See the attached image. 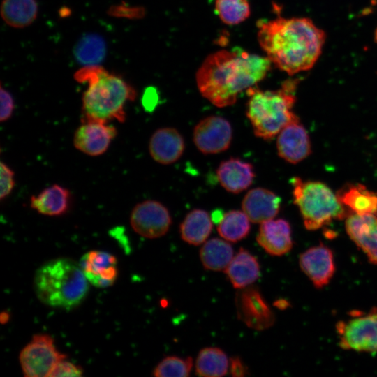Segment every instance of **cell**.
I'll list each match as a JSON object with an SVG mask.
<instances>
[{
	"instance_id": "obj_35",
	"label": "cell",
	"mask_w": 377,
	"mask_h": 377,
	"mask_svg": "<svg viewBox=\"0 0 377 377\" xmlns=\"http://www.w3.org/2000/svg\"><path fill=\"white\" fill-rule=\"evenodd\" d=\"M229 371L235 377H244L249 373L248 367L238 356L230 359Z\"/></svg>"
},
{
	"instance_id": "obj_2",
	"label": "cell",
	"mask_w": 377,
	"mask_h": 377,
	"mask_svg": "<svg viewBox=\"0 0 377 377\" xmlns=\"http://www.w3.org/2000/svg\"><path fill=\"white\" fill-rule=\"evenodd\" d=\"M272 62L267 57L249 53L240 47L221 50L209 54L195 75L201 95L213 105H233L238 94L263 80Z\"/></svg>"
},
{
	"instance_id": "obj_4",
	"label": "cell",
	"mask_w": 377,
	"mask_h": 377,
	"mask_svg": "<svg viewBox=\"0 0 377 377\" xmlns=\"http://www.w3.org/2000/svg\"><path fill=\"white\" fill-rule=\"evenodd\" d=\"M89 283L80 263L65 257L45 262L34 277L38 300L49 306L62 309H71L81 304L88 294Z\"/></svg>"
},
{
	"instance_id": "obj_3",
	"label": "cell",
	"mask_w": 377,
	"mask_h": 377,
	"mask_svg": "<svg viewBox=\"0 0 377 377\" xmlns=\"http://www.w3.org/2000/svg\"><path fill=\"white\" fill-rule=\"evenodd\" d=\"M79 82L88 83L82 98V121L124 122L127 101L135 99V89L122 77L97 65L86 66L75 74Z\"/></svg>"
},
{
	"instance_id": "obj_1",
	"label": "cell",
	"mask_w": 377,
	"mask_h": 377,
	"mask_svg": "<svg viewBox=\"0 0 377 377\" xmlns=\"http://www.w3.org/2000/svg\"><path fill=\"white\" fill-rule=\"evenodd\" d=\"M258 27V40L266 57L290 75L311 69L325 42V31L308 17H279L260 21Z\"/></svg>"
},
{
	"instance_id": "obj_38",
	"label": "cell",
	"mask_w": 377,
	"mask_h": 377,
	"mask_svg": "<svg viewBox=\"0 0 377 377\" xmlns=\"http://www.w3.org/2000/svg\"><path fill=\"white\" fill-rule=\"evenodd\" d=\"M274 306H277L278 308H280V309L284 308L286 306V301L278 300V301L274 302Z\"/></svg>"
},
{
	"instance_id": "obj_21",
	"label": "cell",
	"mask_w": 377,
	"mask_h": 377,
	"mask_svg": "<svg viewBox=\"0 0 377 377\" xmlns=\"http://www.w3.org/2000/svg\"><path fill=\"white\" fill-rule=\"evenodd\" d=\"M72 196L70 191L53 184L30 198V207L38 213L50 216L66 214L70 209Z\"/></svg>"
},
{
	"instance_id": "obj_27",
	"label": "cell",
	"mask_w": 377,
	"mask_h": 377,
	"mask_svg": "<svg viewBox=\"0 0 377 377\" xmlns=\"http://www.w3.org/2000/svg\"><path fill=\"white\" fill-rule=\"evenodd\" d=\"M230 360L223 350L207 347L200 350L195 361V373L204 377H221L228 371Z\"/></svg>"
},
{
	"instance_id": "obj_26",
	"label": "cell",
	"mask_w": 377,
	"mask_h": 377,
	"mask_svg": "<svg viewBox=\"0 0 377 377\" xmlns=\"http://www.w3.org/2000/svg\"><path fill=\"white\" fill-rule=\"evenodd\" d=\"M339 200L355 213L374 214L377 212V195L362 184L351 185L337 194Z\"/></svg>"
},
{
	"instance_id": "obj_37",
	"label": "cell",
	"mask_w": 377,
	"mask_h": 377,
	"mask_svg": "<svg viewBox=\"0 0 377 377\" xmlns=\"http://www.w3.org/2000/svg\"><path fill=\"white\" fill-rule=\"evenodd\" d=\"M223 212L220 209L214 211L212 214V221L214 223L219 224L224 216Z\"/></svg>"
},
{
	"instance_id": "obj_10",
	"label": "cell",
	"mask_w": 377,
	"mask_h": 377,
	"mask_svg": "<svg viewBox=\"0 0 377 377\" xmlns=\"http://www.w3.org/2000/svg\"><path fill=\"white\" fill-rule=\"evenodd\" d=\"M171 222L168 209L160 202L153 200L138 203L130 215L132 229L139 235L149 239L165 235Z\"/></svg>"
},
{
	"instance_id": "obj_36",
	"label": "cell",
	"mask_w": 377,
	"mask_h": 377,
	"mask_svg": "<svg viewBox=\"0 0 377 377\" xmlns=\"http://www.w3.org/2000/svg\"><path fill=\"white\" fill-rule=\"evenodd\" d=\"M158 95L156 89L149 87L147 89L142 96V105L145 110L151 112L157 105Z\"/></svg>"
},
{
	"instance_id": "obj_17",
	"label": "cell",
	"mask_w": 377,
	"mask_h": 377,
	"mask_svg": "<svg viewBox=\"0 0 377 377\" xmlns=\"http://www.w3.org/2000/svg\"><path fill=\"white\" fill-rule=\"evenodd\" d=\"M256 241L268 254L284 255L293 246L290 226L282 219L265 221L260 223Z\"/></svg>"
},
{
	"instance_id": "obj_28",
	"label": "cell",
	"mask_w": 377,
	"mask_h": 377,
	"mask_svg": "<svg viewBox=\"0 0 377 377\" xmlns=\"http://www.w3.org/2000/svg\"><path fill=\"white\" fill-rule=\"evenodd\" d=\"M250 228V220L243 211L231 210L224 214L217 230L226 241L237 242L248 235Z\"/></svg>"
},
{
	"instance_id": "obj_13",
	"label": "cell",
	"mask_w": 377,
	"mask_h": 377,
	"mask_svg": "<svg viewBox=\"0 0 377 377\" xmlns=\"http://www.w3.org/2000/svg\"><path fill=\"white\" fill-rule=\"evenodd\" d=\"M79 263L89 283L96 288L110 287L117 281V259L110 253L91 250L81 257Z\"/></svg>"
},
{
	"instance_id": "obj_6",
	"label": "cell",
	"mask_w": 377,
	"mask_h": 377,
	"mask_svg": "<svg viewBox=\"0 0 377 377\" xmlns=\"http://www.w3.org/2000/svg\"><path fill=\"white\" fill-rule=\"evenodd\" d=\"M293 198L309 230H317L334 219H342L346 212L333 191L320 182L292 179Z\"/></svg>"
},
{
	"instance_id": "obj_34",
	"label": "cell",
	"mask_w": 377,
	"mask_h": 377,
	"mask_svg": "<svg viewBox=\"0 0 377 377\" xmlns=\"http://www.w3.org/2000/svg\"><path fill=\"white\" fill-rule=\"evenodd\" d=\"M0 96V121L3 122L8 120L12 116L15 108V103L12 95L8 91L3 89L2 85H1Z\"/></svg>"
},
{
	"instance_id": "obj_15",
	"label": "cell",
	"mask_w": 377,
	"mask_h": 377,
	"mask_svg": "<svg viewBox=\"0 0 377 377\" xmlns=\"http://www.w3.org/2000/svg\"><path fill=\"white\" fill-rule=\"evenodd\" d=\"M300 265L318 288L326 286L335 272L332 252L322 244L302 253L300 257Z\"/></svg>"
},
{
	"instance_id": "obj_39",
	"label": "cell",
	"mask_w": 377,
	"mask_h": 377,
	"mask_svg": "<svg viewBox=\"0 0 377 377\" xmlns=\"http://www.w3.org/2000/svg\"><path fill=\"white\" fill-rule=\"evenodd\" d=\"M374 40H375V42L377 43V28L374 33Z\"/></svg>"
},
{
	"instance_id": "obj_16",
	"label": "cell",
	"mask_w": 377,
	"mask_h": 377,
	"mask_svg": "<svg viewBox=\"0 0 377 377\" xmlns=\"http://www.w3.org/2000/svg\"><path fill=\"white\" fill-rule=\"evenodd\" d=\"M346 229L350 239L362 249L370 262L377 264V217L355 213L347 217Z\"/></svg>"
},
{
	"instance_id": "obj_18",
	"label": "cell",
	"mask_w": 377,
	"mask_h": 377,
	"mask_svg": "<svg viewBox=\"0 0 377 377\" xmlns=\"http://www.w3.org/2000/svg\"><path fill=\"white\" fill-rule=\"evenodd\" d=\"M185 145L182 135L175 128H161L151 135L149 151L152 158L163 165L177 161L183 154Z\"/></svg>"
},
{
	"instance_id": "obj_23",
	"label": "cell",
	"mask_w": 377,
	"mask_h": 377,
	"mask_svg": "<svg viewBox=\"0 0 377 377\" xmlns=\"http://www.w3.org/2000/svg\"><path fill=\"white\" fill-rule=\"evenodd\" d=\"M212 227L209 214L203 209H195L187 214L180 225L181 238L189 244L200 245L209 236Z\"/></svg>"
},
{
	"instance_id": "obj_12",
	"label": "cell",
	"mask_w": 377,
	"mask_h": 377,
	"mask_svg": "<svg viewBox=\"0 0 377 377\" xmlns=\"http://www.w3.org/2000/svg\"><path fill=\"white\" fill-rule=\"evenodd\" d=\"M116 128L98 121H82L73 135L74 147L91 156L103 154L117 136Z\"/></svg>"
},
{
	"instance_id": "obj_9",
	"label": "cell",
	"mask_w": 377,
	"mask_h": 377,
	"mask_svg": "<svg viewBox=\"0 0 377 377\" xmlns=\"http://www.w3.org/2000/svg\"><path fill=\"white\" fill-rule=\"evenodd\" d=\"M235 302L237 317L248 327L262 331L272 327L275 317L260 290L253 286L239 289Z\"/></svg>"
},
{
	"instance_id": "obj_30",
	"label": "cell",
	"mask_w": 377,
	"mask_h": 377,
	"mask_svg": "<svg viewBox=\"0 0 377 377\" xmlns=\"http://www.w3.org/2000/svg\"><path fill=\"white\" fill-rule=\"evenodd\" d=\"M215 10L219 19L228 25L238 24L251 15L248 0H215Z\"/></svg>"
},
{
	"instance_id": "obj_33",
	"label": "cell",
	"mask_w": 377,
	"mask_h": 377,
	"mask_svg": "<svg viewBox=\"0 0 377 377\" xmlns=\"http://www.w3.org/2000/svg\"><path fill=\"white\" fill-rule=\"evenodd\" d=\"M82 375L83 369L81 367L64 359L56 365L50 377H74Z\"/></svg>"
},
{
	"instance_id": "obj_25",
	"label": "cell",
	"mask_w": 377,
	"mask_h": 377,
	"mask_svg": "<svg viewBox=\"0 0 377 377\" xmlns=\"http://www.w3.org/2000/svg\"><path fill=\"white\" fill-rule=\"evenodd\" d=\"M234 256L230 244L226 239L212 238L205 242L200 250L201 263L205 269L225 270Z\"/></svg>"
},
{
	"instance_id": "obj_5",
	"label": "cell",
	"mask_w": 377,
	"mask_h": 377,
	"mask_svg": "<svg viewBox=\"0 0 377 377\" xmlns=\"http://www.w3.org/2000/svg\"><path fill=\"white\" fill-rule=\"evenodd\" d=\"M297 80L284 82L276 90H262L252 87L246 90L249 97L246 114L256 136L269 140L288 124L299 120L293 112L295 103Z\"/></svg>"
},
{
	"instance_id": "obj_14",
	"label": "cell",
	"mask_w": 377,
	"mask_h": 377,
	"mask_svg": "<svg viewBox=\"0 0 377 377\" xmlns=\"http://www.w3.org/2000/svg\"><path fill=\"white\" fill-rule=\"evenodd\" d=\"M279 156L290 163H297L311 154V143L305 128L297 120L286 125L278 134Z\"/></svg>"
},
{
	"instance_id": "obj_31",
	"label": "cell",
	"mask_w": 377,
	"mask_h": 377,
	"mask_svg": "<svg viewBox=\"0 0 377 377\" xmlns=\"http://www.w3.org/2000/svg\"><path fill=\"white\" fill-rule=\"evenodd\" d=\"M193 367L191 357L186 358L177 356H168L163 358L154 369L156 377H187Z\"/></svg>"
},
{
	"instance_id": "obj_11",
	"label": "cell",
	"mask_w": 377,
	"mask_h": 377,
	"mask_svg": "<svg viewBox=\"0 0 377 377\" xmlns=\"http://www.w3.org/2000/svg\"><path fill=\"white\" fill-rule=\"evenodd\" d=\"M232 131L230 124L219 116H209L200 121L193 130V142L204 154L226 151L230 145Z\"/></svg>"
},
{
	"instance_id": "obj_32",
	"label": "cell",
	"mask_w": 377,
	"mask_h": 377,
	"mask_svg": "<svg viewBox=\"0 0 377 377\" xmlns=\"http://www.w3.org/2000/svg\"><path fill=\"white\" fill-rule=\"evenodd\" d=\"M1 167V191L0 199L3 200L8 197L15 187V173L13 170L3 161L0 163Z\"/></svg>"
},
{
	"instance_id": "obj_29",
	"label": "cell",
	"mask_w": 377,
	"mask_h": 377,
	"mask_svg": "<svg viewBox=\"0 0 377 377\" xmlns=\"http://www.w3.org/2000/svg\"><path fill=\"white\" fill-rule=\"evenodd\" d=\"M106 46L104 40L96 34H88L81 38L74 48L77 61L86 66L99 64L105 57Z\"/></svg>"
},
{
	"instance_id": "obj_20",
	"label": "cell",
	"mask_w": 377,
	"mask_h": 377,
	"mask_svg": "<svg viewBox=\"0 0 377 377\" xmlns=\"http://www.w3.org/2000/svg\"><path fill=\"white\" fill-rule=\"evenodd\" d=\"M216 172L221 185L232 193H239L246 189L255 177L251 163L235 158L222 161Z\"/></svg>"
},
{
	"instance_id": "obj_22",
	"label": "cell",
	"mask_w": 377,
	"mask_h": 377,
	"mask_svg": "<svg viewBox=\"0 0 377 377\" xmlns=\"http://www.w3.org/2000/svg\"><path fill=\"white\" fill-rule=\"evenodd\" d=\"M235 288L251 286L260 276V265L257 258L247 250L240 248L224 270Z\"/></svg>"
},
{
	"instance_id": "obj_19",
	"label": "cell",
	"mask_w": 377,
	"mask_h": 377,
	"mask_svg": "<svg viewBox=\"0 0 377 377\" xmlns=\"http://www.w3.org/2000/svg\"><path fill=\"white\" fill-rule=\"evenodd\" d=\"M281 198L272 191L263 188L250 190L242 202V211L255 223L272 219L280 209Z\"/></svg>"
},
{
	"instance_id": "obj_24",
	"label": "cell",
	"mask_w": 377,
	"mask_h": 377,
	"mask_svg": "<svg viewBox=\"0 0 377 377\" xmlns=\"http://www.w3.org/2000/svg\"><path fill=\"white\" fill-rule=\"evenodd\" d=\"M38 6L36 0H3L1 15L3 21L15 28H24L36 19Z\"/></svg>"
},
{
	"instance_id": "obj_8",
	"label": "cell",
	"mask_w": 377,
	"mask_h": 377,
	"mask_svg": "<svg viewBox=\"0 0 377 377\" xmlns=\"http://www.w3.org/2000/svg\"><path fill=\"white\" fill-rule=\"evenodd\" d=\"M66 358L57 350L53 338L46 334H34L19 355L26 377H50L56 365Z\"/></svg>"
},
{
	"instance_id": "obj_7",
	"label": "cell",
	"mask_w": 377,
	"mask_h": 377,
	"mask_svg": "<svg viewBox=\"0 0 377 377\" xmlns=\"http://www.w3.org/2000/svg\"><path fill=\"white\" fill-rule=\"evenodd\" d=\"M340 346L346 350L377 352V309L352 311L350 318L336 325Z\"/></svg>"
}]
</instances>
